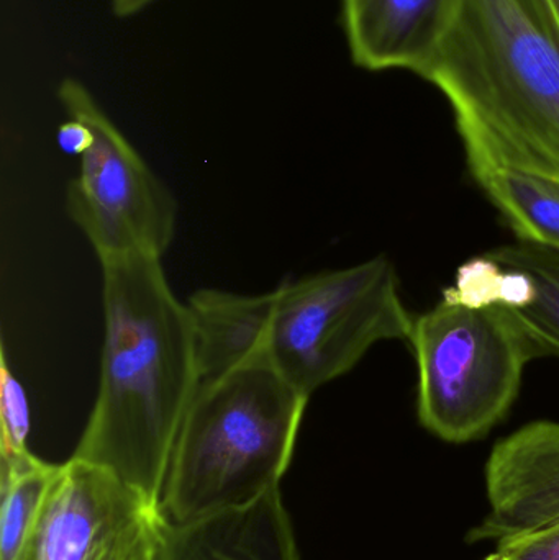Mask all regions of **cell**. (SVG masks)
Wrapping results in <instances>:
<instances>
[{
  "mask_svg": "<svg viewBox=\"0 0 559 560\" xmlns=\"http://www.w3.org/2000/svg\"><path fill=\"white\" fill-rule=\"evenodd\" d=\"M154 2L156 0H112V12L118 19H128V16L137 15Z\"/></svg>",
  "mask_w": 559,
  "mask_h": 560,
  "instance_id": "cell-17",
  "label": "cell"
},
{
  "mask_svg": "<svg viewBox=\"0 0 559 560\" xmlns=\"http://www.w3.org/2000/svg\"><path fill=\"white\" fill-rule=\"evenodd\" d=\"M97 398L71 457L104 467L161 506L174 443L199 390L196 329L161 258L102 261Z\"/></svg>",
  "mask_w": 559,
  "mask_h": 560,
  "instance_id": "cell-1",
  "label": "cell"
},
{
  "mask_svg": "<svg viewBox=\"0 0 559 560\" xmlns=\"http://www.w3.org/2000/svg\"><path fill=\"white\" fill-rule=\"evenodd\" d=\"M409 342L420 424L450 444L488 436L517 400L528 362L540 359L511 306L446 296L414 318Z\"/></svg>",
  "mask_w": 559,
  "mask_h": 560,
  "instance_id": "cell-4",
  "label": "cell"
},
{
  "mask_svg": "<svg viewBox=\"0 0 559 560\" xmlns=\"http://www.w3.org/2000/svg\"><path fill=\"white\" fill-rule=\"evenodd\" d=\"M271 295L200 289L187 300L196 329L197 354L202 378L226 374L265 358L266 323ZM269 365V364H268Z\"/></svg>",
  "mask_w": 559,
  "mask_h": 560,
  "instance_id": "cell-11",
  "label": "cell"
},
{
  "mask_svg": "<svg viewBox=\"0 0 559 560\" xmlns=\"http://www.w3.org/2000/svg\"><path fill=\"white\" fill-rule=\"evenodd\" d=\"M555 5H557L558 12H559V0H554Z\"/></svg>",
  "mask_w": 559,
  "mask_h": 560,
  "instance_id": "cell-18",
  "label": "cell"
},
{
  "mask_svg": "<svg viewBox=\"0 0 559 560\" xmlns=\"http://www.w3.org/2000/svg\"><path fill=\"white\" fill-rule=\"evenodd\" d=\"M449 98L471 173L559 183V12L554 0H463L422 75Z\"/></svg>",
  "mask_w": 559,
  "mask_h": 560,
  "instance_id": "cell-2",
  "label": "cell"
},
{
  "mask_svg": "<svg viewBox=\"0 0 559 560\" xmlns=\"http://www.w3.org/2000/svg\"><path fill=\"white\" fill-rule=\"evenodd\" d=\"M0 421H2V457L30 453V407L22 384L7 365L5 352H0Z\"/></svg>",
  "mask_w": 559,
  "mask_h": 560,
  "instance_id": "cell-15",
  "label": "cell"
},
{
  "mask_svg": "<svg viewBox=\"0 0 559 560\" xmlns=\"http://www.w3.org/2000/svg\"><path fill=\"white\" fill-rule=\"evenodd\" d=\"M502 268L524 272L532 296L512 308L531 336L538 358L559 359V252L531 243L515 242L488 253Z\"/></svg>",
  "mask_w": 559,
  "mask_h": 560,
  "instance_id": "cell-13",
  "label": "cell"
},
{
  "mask_svg": "<svg viewBox=\"0 0 559 560\" xmlns=\"http://www.w3.org/2000/svg\"><path fill=\"white\" fill-rule=\"evenodd\" d=\"M56 140H58V147L66 154L81 158L85 150L91 147L92 133L88 125L82 124L81 120H75V118H69L66 124L59 127Z\"/></svg>",
  "mask_w": 559,
  "mask_h": 560,
  "instance_id": "cell-16",
  "label": "cell"
},
{
  "mask_svg": "<svg viewBox=\"0 0 559 560\" xmlns=\"http://www.w3.org/2000/svg\"><path fill=\"white\" fill-rule=\"evenodd\" d=\"M58 98L68 117L88 125L92 133L66 194L72 222L101 262L131 255L163 258L177 222L170 190L82 82L65 79Z\"/></svg>",
  "mask_w": 559,
  "mask_h": 560,
  "instance_id": "cell-6",
  "label": "cell"
},
{
  "mask_svg": "<svg viewBox=\"0 0 559 560\" xmlns=\"http://www.w3.org/2000/svg\"><path fill=\"white\" fill-rule=\"evenodd\" d=\"M167 520L110 470L58 464L15 560H158Z\"/></svg>",
  "mask_w": 559,
  "mask_h": 560,
  "instance_id": "cell-7",
  "label": "cell"
},
{
  "mask_svg": "<svg viewBox=\"0 0 559 560\" xmlns=\"http://www.w3.org/2000/svg\"><path fill=\"white\" fill-rule=\"evenodd\" d=\"M158 560H301L281 489L242 509L167 522Z\"/></svg>",
  "mask_w": 559,
  "mask_h": 560,
  "instance_id": "cell-10",
  "label": "cell"
},
{
  "mask_svg": "<svg viewBox=\"0 0 559 560\" xmlns=\"http://www.w3.org/2000/svg\"><path fill=\"white\" fill-rule=\"evenodd\" d=\"M308 400L268 364L202 378L171 454L167 522L242 509L279 489Z\"/></svg>",
  "mask_w": 559,
  "mask_h": 560,
  "instance_id": "cell-3",
  "label": "cell"
},
{
  "mask_svg": "<svg viewBox=\"0 0 559 560\" xmlns=\"http://www.w3.org/2000/svg\"><path fill=\"white\" fill-rule=\"evenodd\" d=\"M489 512L466 533L482 560H559V423L535 420L502 438L485 467Z\"/></svg>",
  "mask_w": 559,
  "mask_h": 560,
  "instance_id": "cell-8",
  "label": "cell"
},
{
  "mask_svg": "<svg viewBox=\"0 0 559 560\" xmlns=\"http://www.w3.org/2000/svg\"><path fill=\"white\" fill-rule=\"evenodd\" d=\"M58 464L35 454L2 457L0 466V560H15L35 523Z\"/></svg>",
  "mask_w": 559,
  "mask_h": 560,
  "instance_id": "cell-14",
  "label": "cell"
},
{
  "mask_svg": "<svg viewBox=\"0 0 559 560\" xmlns=\"http://www.w3.org/2000/svg\"><path fill=\"white\" fill-rule=\"evenodd\" d=\"M269 295L266 362L307 398L357 368L377 342L409 341L412 331L396 268L386 256L286 280Z\"/></svg>",
  "mask_w": 559,
  "mask_h": 560,
  "instance_id": "cell-5",
  "label": "cell"
},
{
  "mask_svg": "<svg viewBox=\"0 0 559 560\" xmlns=\"http://www.w3.org/2000/svg\"><path fill=\"white\" fill-rule=\"evenodd\" d=\"M519 242L559 252V183L512 170L471 173Z\"/></svg>",
  "mask_w": 559,
  "mask_h": 560,
  "instance_id": "cell-12",
  "label": "cell"
},
{
  "mask_svg": "<svg viewBox=\"0 0 559 560\" xmlns=\"http://www.w3.org/2000/svg\"><path fill=\"white\" fill-rule=\"evenodd\" d=\"M463 0H341L354 65L404 69L422 78L449 35Z\"/></svg>",
  "mask_w": 559,
  "mask_h": 560,
  "instance_id": "cell-9",
  "label": "cell"
}]
</instances>
